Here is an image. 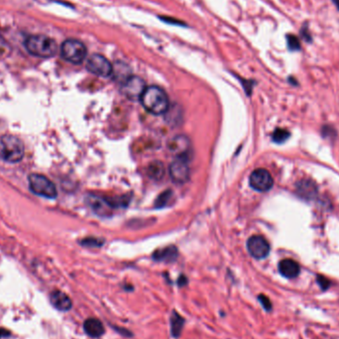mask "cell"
<instances>
[{"label": "cell", "mask_w": 339, "mask_h": 339, "mask_svg": "<svg viewBox=\"0 0 339 339\" xmlns=\"http://www.w3.org/2000/svg\"><path fill=\"white\" fill-rule=\"evenodd\" d=\"M287 43H288V47L291 51H300L301 50L300 40L295 35H288L287 36Z\"/></svg>", "instance_id": "20"}, {"label": "cell", "mask_w": 339, "mask_h": 339, "mask_svg": "<svg viewBox=\"0 0 339 339\" xmlns=\"http://www.w3.org/2000/svg\"><path fill=\"white\" fill-rule=\"evenodd\" d=\"M272 137H273L274 142L281 144V143H284L290 137V132L287 131L286 129L278 128L275 130V132L273 133Z\"/></svg>", "instance_id": "19"}, {"label": "cell", "mask_w": 339, "mask_h": 339, "mask_svg": "<svg viewBox=\"0 0 339 339\" xmlns=\"http://www.w3.org/2000/svg\"><path fill=\"white\" fill-rule=\"evenodd\" d=\"M160 19L162 20L163 22L167 23V24H171V25H177V26H187V24H185V22H182L177 19L172 18V17H165V16H161Z\"/></svg>", "instance_id": "23"}, {"label": "cell", "mask_w": 339, "mask_h": 339, "mask_svg": "<svg viewBox=\"0 0 339 339\" xmlns=\"http://www.w3.org/2000/svg\"><path fill=\"white\" fill-rule=\"evenodd\" d=\"M300 265L292 259H285L279 263V272L287 279H295L300 274Z\"/></svg>", "instance_id": "15"}, {"label": "cell", "mask_w": 339, "mask_h": 339, "mask_svg": "<svg viewBox=\"0 0 339 339\" xmlns=\"http://www.w3.org/2000/svg\"><path fill=\"white\" fill-rule=\"evenodd\" d=\"M332 1H333V3L336 5V7L339 9V0H332Z\"/></svg>", "instance_id": "31"}, {"label": "cell", "mask_w": 339, "mask_h": 339, "mask_svg": "<svg viewBox=\"0 0 339 339\" xmlns=\"http://www.w3.org/2000/svg\"><path fill=\"white\" fill-rule=\"evenodd\" d=\"M169 173L172 181L176 184H185L190 178V166L189 158L178 157L175 161L171 163L169 167Z\"/></svg>", "instance_id": "8"}, {"label": "cell", "mask_w": 339, "mask_h": 339, "mask_svg": "<svg viewBox=\"0 0 339 339\" xmlns=\"http://www.w3.org/2000/svg\"><path fill=\"white\" fill-rule=\"evenodd\" d=\"M251 188L257 192H268L274 185L271 174L265 169H257L252 172L249 177Z\"/></svg>", "instance_id": "9"}, {"label": "cell", "mask_w": 339, "mask_h": 339, "mask_svg": "<svg viewBox=\"0 0 339 339\" xmlns=\"http://www.w3.org/2000/svg\"><path fill=\"white\" fill-rule=\"evenodd\" d=\"M177 287H180V288L186 287L188 285V278L186 276H184V275L180 276V278L177 279Z\"/></svg>", "instance_id": "28"}, {"label": "cell", "mask_w": 339, "mask_h": 339, "mask_svg": "<svg viewBox=\"0 0 339 339\" xmlns=\"http://www.w3.org/2000/svg\"><path fill=\"white\" fill-rule=\"evenodd\" d=\"M168 150L177 158H189L192 152V143L186 135H177L168 141Z\"/></svg>", "instance_id": "10"}, {"label": "cell", "mask_w": 339, "mask_h": 339, "mask_svg": "<svg viewBox=\"0 0 339 339\" xmlns=\"http://www.w3.org/2000/svg\"><path fill=\"white\" fill-rule=\"evenodd\" d=\"M177 256H178V252L176 247L174 246H170V247H166L163 249H159V250L155 251L153 253V260H155L156 262H166V263H171L177 260Z\"/></svg>", "instance_id": "17"}, {"label": "cell", "mask_w": 339, "mask_h": 339, "mask_svg": "<svg viewBox=\"0 0 339 339\" xmlns=\"http://www.w3.org/2000/svg\"><path fill=\"white\" fill-rule=\"evenodd\" d=\"M87 69L89 73L102 77L110 76L113 73L112 64L99 54H93L89 57L87 62Z\"/></svg>", "instance_id": "6"}, {"label": "cell", "mask_w": 339, "mask_h": 339, "mask_svg": "<svg viewBox=\"0 0 339 339\" xmlns=\"http://www.w3.org/2000/svg\"><path fill=\"white\" fill-rule=\"evenodd\" d=\"M317 283H318V285L321 286V288L324 291L327 290L329 288V286H330L329 280H327L324 276H317Z\"/></svg>", "instance_id": "25"}, {"label": "cell", "mask_w": 339, "mask_h": 339, "mask_svg": "<svg viewBox=\"0 0 339 339\" xmlns=\"http://www.w3.org/2000/svg\"><path fill=\"white\" fill-rule=\"evenodd\" d=\"M84 331L91 338H99L105 334V327L99 320L89 317L84 323Z\"/></svg>", "instance_id": "14"}, {"label": "cell", "mask_w": 339, "mask_h": 339, "mask_svg": "<svg viewBox=\"0 0 339 339\" xmlns=\"http://www.w3.org/2000/svg\"><path fill=\"white\" fill-rule=\"evenodd\" d=\"M124 290H125V291H127V292H131V291H133V290H134V288H133L131 285H128V286H126V287H124Z\"/></svg>", "instance_id": "30"}, {"label": "cell", "mask_w": 339, "mask_h": 339, "mask_svg": "<svg viewBox=\"0 0 339 339\" xmlns=\"http://www.w3.org/2000/svg\"><path fill=\"white\" fill-rule=\"evenodd\" d=\"M258 301L259 303L261 304V306L263 307V309L266 310V311H271L272 310V303L270 301V298L265 295H258Z\"/></svg>", "instance_id": "22"}, {"label": "cell", "mask_w": 339, "mask_h": 339, "mask_svg": "<svg viewBox=\"0 0 339 339\" xmlns=\"http://www.w3.org/2000/svg\"><path fill=\"white\" fill-rule=\"evenodd\" d=\"M25 48L31 55L40 58H51L58 52L56 41L45 35H34L25 42Z\"/></svg>", "instance_id": "2"}, {"label": "cell", "mask_w": 339, "mask_h": 339, "mask_svg": "<svg viewBox=\"0 0 339 339\" xmlns=\"http://www.w3.org/2000/svg\"><path fill=\"white\" fill-rule=\"evenodd\" d=\"M140 102L149 113L154 115L165 114L170 108L168 94L157 86H150L144 90Z\"/></svg>", "instance_id": "1"}, {"label": "cell", "mask_w": 339, "mask_h": 339, "mask_svg": "<svg viewBox=\"0 0 339 339\" xmlns=\"http://www.w3.org/2000/svg\"><path fill=\"white\" fill-rule=\"evenodd\" d=\"M186 320L177 312V310H172L170 315V332L173 338H178L185 327Z\"/></svg>", "instance_id": "16"}, {"label": "cell", "mask_w": 339, "mask_h": 339, "mask_svg": "<svg viewBox=\"0 0 339 339\" xmlns=\"http://www.w3.org/2000/svg\"><path fill=\"white\" fill-rule=\"evenodd\" d=\"M87 204L89 205V207L98 215H107L108 212L113 208V205L110 201L101 197L97 195L89 194L86 198Z\"/></svg>", "instance_id": "12"}, {"label": "cell", "mask_w": 339, "mask_h": 339, "mask_svg": "<svg viewBox=\"0 0 339 339\" xmlns=\"http://www.w3.org/2000/svg\"><path fill=\"white\" fill-rule=\"evenodd\" d=\"M247 250L257 260L265 259L270 253V244L263 236H251L247 241Z\"/></svg>", "instance_id": "11"}, {"label": "cell", "mask_w": 339, "mask_h": 339, "mask_svg": "<svg viewBox=\"0 0 339 339\" xmlns=\"http://www.w3.org/2000/svg\"><path fill=\"white\" fill-rule=\"evenodd\" d=\"M117 333H119L120 335H122L123 337H127V338H129V337H132L133 336V333L132 331H130V330H128V329H126V328H124V327H119V326H111Z\"/></svg>", "instance_id": "24"}, {"label": "cell", "mask_w": 339, "mask_h": 339, "mask_svg": "<svg viewBox=\"0 0 339 339\" xmlns=\"http://www.w3.org/2000/svg\"><path fill=\"white\" fill-rule=\"evenodd\" d=\"M31 192L37 195L55 198L57 196V190L55 185L48 177L40 174H31L28 177Z\"/></svg>", "instance_id": "5"}, {"label": "cell", "mask_w": 339, "mask_h": 339, "mask_svg": "<svg viewBox=\"0 0 339 339\" xmlns=\"http://www.w3.org/2000/svg\"><path fill=\"white\" fill-rule=\"evenodd\" d=\"M88 54L87 47L78 40H66L61 47V55L63 59L72 64H82Z\"/></svg>", "instance_id": "4"}, {"label": "cell", "mask_w": 339, "mask_h": 339, "mask_svg": "<svg viewBox=\"0 0 339 339\" xmlns=\"http://www.w3.org/2000/svg\"><path fill=\"white\" fill-rule=\"evenodd\" d=\"M147 175L154 181H160L165 176V167L160 161L152 162L147 168Z\"/></svg>", "instance_id": "18"}, {"label": "cell", "mask_w": 339, "mask_h": 339, "mask_svg": "<svg viewBox=\"0 0 339 339\" xmlns=\"http://www.w3.org/2000/svg\"><path fill=\"white\" fill-rule=\"evenodd\" d=\"M24 156V146L14 135L0 136V159L7 163H18Z\"/></svg>", "instance_id": "3"}, {"label": "cell", "mask_w": 339, "mask_h": 339, "mask_svg": "<svg viewBox=\"0 0 339 339\" xmlns=\"http://www.w3.org/2000/svg\"><path fill=\"white\" fill-rule=\"evenodd\" d=\"M8 335H9V331L0 328V339L3 338V337H6V336H8Z\"/></svg>", "instance_id": "29"}, {"label": "cell", "mask_w": 339, "mask_h": 339, "mask_svg": "<svg viewBox=\"0 0 339 339\" xmlns=\"http://www.w3.org/2000/svg\"><path fill=\"white\" fill-rule=\"evenodd\" d=\"M10 53V47L5 39L0 35V59L8 56Z\"/></svg>", "instance_id": "21"}, {"label": "cell", "mask_w": 339, "mask_h": 339, "mask_svg": "<svg viewBox=\"0 0 339 339\" xmlns=\"http://www.w3.org/2000/svg\"><path fill=\"white\" fill-rule=\"evenodd\" d=\"M52 306L59 311H69L73 307L71 297L62 291H54L50 295Z\"/></svg>", "instance_id": "13"}, {"label": "cell", "mask_w": 339, "mask_h": 339, "mask_svg": "<svg viewBox=\"0 0 339 339\" xmlns=\"http://www.w3.org/2000/svg\"><path fill=\"white\" fill-rule=\"evenodd\" d=\"M146 88V83L143 78L137 75H130L124 83H122L121 90L127 98L131 101H140Z\"/></svg>", "instance_id": "7"}, {"label": "cell", "mask_w": 339, "mask_h": 339, "mask_svg": "<svg viewBox=\"0 0 339 339\" xmlns=\"http://www.w3.org/2000/svg\"><path fill=\"white\" fill-rule=\"evenodd\" d=\"M99 240L97 239H88V240H84L83 244L86 245V246H90V247H97V246H101L102 243L98 242Z\"/></svg>", "instance_id": "26"}, {"label": "cell", "mask_w": 339, "mask_h": 339, "mask_svg": "<svg viewBox=\"0 0 339 339\" xmlns=\"http://www.w3.org/2000/svg\"><path fill=\"white\" fill-rule=\"evenodd\" d=\"M301 33H302V37H303L307 42H310V41H311V36H310L309 29H307L306 27H303L302 30H301Z\"/></svg>", "instance_id": "27"}]
</instances>
